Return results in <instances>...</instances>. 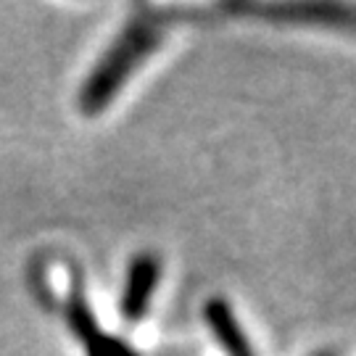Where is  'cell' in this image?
<instances>
[{"label":"cell","instance_id":"cell-2","mask_svg":"<svg viewBox=\"0 0 356 356\" xmlns=\"http://www.w3.org/2000/svg\"><path fill=\"white\" fill-rule=\"evenodd\" d=\"M159 277H161V261L153 254H140L129 264L124 293H122V314L129 322H140L148 314Z\"/></svg>","mask_w":356,"mask_h":356},{"label":"cell","instance_id":"cell-3","mask_svg":"<svg viewBox=\"0 0 356 356\" xmlns=\"http://www.w3.org/2000/svg\"><path fill=\"white\" fill-rule=\"evenodd\" d=\"M238 11H256L264 16H277V19H291V22H309V24H330L351 29L354 24V11L348 6H232Z\"/></svg>","mask_w":356,"mask_h":356},{"label":"cell","instance_id":"cell-1","mask_svg":"<svg viewBox=\"0 0 356 356\" xmlns=\"http://www.w3.org/2000/svg\"><path fill=\"white\" fill-rule=\"evenodd\" d=\"M161 38L164 26L156 19H135L124 26L79 90V111L88 116L101 114L124 88V82L138 72V66L161 45Z\"/></svg>","mask_w":356,"mask_h":356},{"label":"cell","instance_id":"cell-4","mask_svg":"<svg viewBox=\"0 0 356 356\" xmlns=\"http://www.w3.org/2000/svg\"><path fill=\"white\" fill-rule=\"evenodd\" d=\"M206 322L211 325L214 335L219 338L222 348L229 356H256L248 338H245V332H243L241 322L232 312V306L225 298H211L206 304Z\"/></svg>","mask_w":356,"mask_h":356},{"label":"cell","instance_id":"cell-5","mask_svg":"<svg viewBox=\"0 0 356 356\" xmlns=\"http://www.w3.org/2000/svg\"><path fill=\"white\" fill-rule=\"evenodd\" d=\"M322 356H330V354H322Z\"/></svg>","mask_w":356,"mask_h":356}]
</instances>
